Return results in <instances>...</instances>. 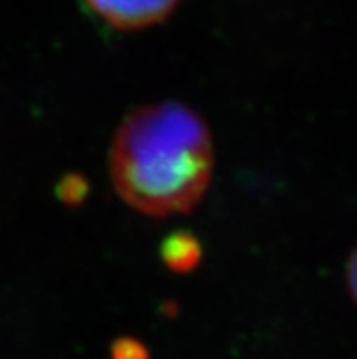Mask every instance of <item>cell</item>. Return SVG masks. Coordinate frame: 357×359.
I'll use <instances>...</instances> for the list:
<instances>
[{
  "label": "cell",
  "instance_id": "6da1fadb",
  "mask_svg": "<svg viewBox=\"0 0 357 359\" xmlns=\"http://www.w3.org/2000/svg\"><path fill=\"white\" fill-rule=\"evenodd\" d=\"M108 166L117 196L131 210L155 219L190 214L212 184V132L184 102L144 104L122 118Z\"/></svg>",
  "mask_w": 357,
  "mask_h": 359
},
{
  "label": "cell",
  "instance_id": "7a4b0ae2",
  "mask_svg": "<svg viewBox=\"0 0 357 359\" xmlns=\"http://www.w3.org/2000/svg\"><path fill=\"white\" fill-rule=\"evenodd\" d=\"M88 8L121 32H135L164 22L181 0H84Z\"/></svg>",
  "mask_w": 357,
  "mask_h": 359
},
{
  "label": "cell",
  "instance_id": "3957f363",
  "mask_svg": "<svg viewBox=\"0 0 357 359\" xmlns=\"http://www.w3.org/2000/svg\"><path fill=\"white\" fill-rule=\"evenodd\" d=\"M161 257L173 273H190L203 259V245L191 232L179 230L166 237L161 245Z\"/></svg>",
  "mask_w": 357,
  "mask_h": 359
},
{
  "label": "cell",
  "instance_id": "277c9868",
  "mask_svg": "<svg viewBox=\"0 0 357 359\" xmlns=\"http://www.w3.org/2000/svg\"><path fill=\"white\" fill-rule=\"evenodd\" d=\"M90 196V182L81 173H66L57 184V197L68 206H79Z\"/></svg>",
  "mask_w": 357,
  "mask_h": 359
},
{
  "label": "cell",
  "instance_id": "5b68a950",
  "mask_svg": "<svg viewBox=\"0 0 357 359\" xmlns=\"http://www.w3.org/2000/svg\"><path fill=\"white\" fill-rule=\"evenodd\" d=\"M112 359H149V352L139 339L119 337L112 345Z\"/></svg>",
  "mask_w": 357,
  "mask_h": 359
},
{
  "label": "cell",
  "instance_id": "8992f818",
  "mask_svg": "<svg viewBox=\"0 0 357 359\" xmlns=\"http://www.w3.org/2000/svg\"><path fill=\"white\" fill-rule=\"evenodd\" d=\"M349 283H350V290H352L353 297L357 301V250L356 254L352 255L349 264Z\"/></svg>",
  "mask_w": 357,
  "mask_h": 359
}]
</instances>
